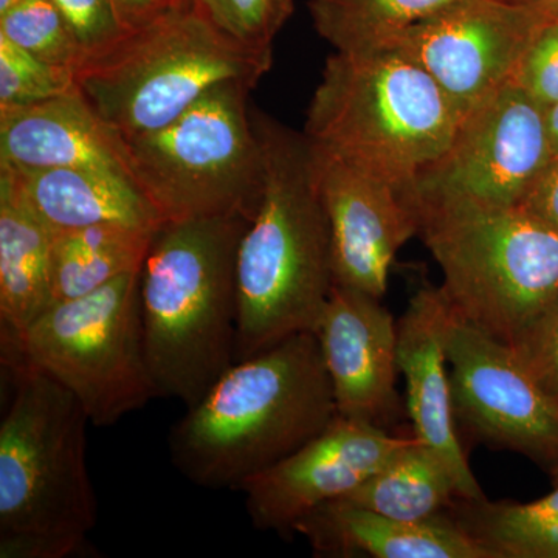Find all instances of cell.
<instances>
[{"mask_svg": "<svg viewBox=\"0 0 558 558\" xmlns=\"http://www.w3.org/2000/svg\"><path fill=\"white\" fill-rule=\"evenodd\" d=\"M553 160L545 108L512 81L470 110L446 156L417 185L519 207Z\"/></svg>", "mask_w": 558, "mask_h": 558, "instance_id": "obj_13", "label": "cell"}, {"mask_svg": "<svg viewBox=\"0 0 558 558\" xmlns=\"http://www.w3.org/2000/svg\"><path fill=\"white\" fill-rule=\"evenodd\" d=\"M293 532L319 557L488 558L444 512L405 521L333 499L311 510Z\"/></svg>", "mask_w": 558, "mask_h": 558, "instance_id": "obj_18", "label": "cell"}, {"mask_svg": "<svg viewBox=\"0 0 558 558\" xmlns=\"http://www.w3.org/2000/svg\"><path fill=\"white\" fill-rule=\"evenodd\" d=\"M444 513L488 558H558V483L535 501L454 498Z\"/></svg>", "mask_w": 558, "mask_h": 558, "instance_id": "obj_23", "label": "cell"}, {"mask_svg": "<svg viewBox=\"0 0 558 558\" xmlns=\"http://www.w3.org/2000/svg\"><path fill=\"white\" fill-rule=\"evenodd\" d=\"M0 167L98 168L128 174L123 142L78 89L33 105L0 108Z\"/></svg>", "mask_w": 558, "mask_h": 558, "instance_id": "obj_17", "label": "cell"}, {"mask_svg": "<svg viewBox=\"0 0 558 558\" xmlns=\"http://www.w3.org/2000/svg\"><path fill=\"white\" fill-rule=\"evenodd\" d=\"M524 5L537 7V9L549 11L558 16V0H513Z\"/></svg>", "mask_w": 558, "mask_h": 558, "instance_id": "obj_34", "label": "cell"}, {"mask_svg": "<svg viewBox=\"0 0 558 558\" xmlns=\"http://www.w3.org/2000/svg\"><path fill=\"white\" fill-rule=\"evenodd\" d=\"M75 89V73L47 64L0 35V108L33 105Z\"/></svg>", "mask_w": 558, "mask_h": 558, "instance_id": "obj_26", "label": "cell"}, {"mask_svg": "<svg viewBox=\"0 0 558 558\" xmlns=\"http://www.w3.org/2000/svg\"><path fill=\"white\" fill-rule=\"evenodd\" d=\"M556 17L513 0H457L384 49L425 70L465 117L512 83L529 47Z\"/></svg>", "mask_w": 558, "mask_h": 558, "instance_id": "obj_11", "label": "cell"}, {"mask_svg": "<svg viewBox=\"0 0 558 558\" xmlns=\"http://www.w3.org/2000/svg\"><path fill=\"white\" fill-rule=\"evenodd\" d=\"M78 44L83 61L126 35L113 0H51Z\"/></svg>", "mask_w": 558, "mask_h": 558, "instance_id": "obj_29", "label": "cell"}, {"mask_svg": "<svg viewBox=\"0 0 558 558\" xmlns=\"http://www.w3.org/2000/svg\"><path fill=\"white\" fill-rule=\"evenodd\" d=\"M449 311V300L440 288L424 284L413 293L398 322L399 369L405 376L407 410L414 435L446 462L457 484V498L480 501L486 495L459 442L451 402L444 348Z\"/></svg>", "mask_w": 558, "mask_h": 558, "instance_id": "obj_16", "label": "cell"}, {"mask_svg": "<svg viewBox=\"0 0 558 558\" xmlns=\"http://www.w3.org/2000/svg\"><path fill=\"white\" fill-rule=\"evenodd\" d=\"M245 81L213 87L160 130L121 138L132 182L161 222L244 218L263 197L266 167Z\"/></svg>", "mask_w": 558, "mask_h": 558, "instance_id": "obj_8", "label": "cell"}, {"mask_svg": "<svg viewBox=\"0 0 558 558\" xmlns=\"http://www.w3.org/2000/svg\"><path fill=\"white\" fill-rule=\"evenodd\" d=\"M513 83L543 108L558 101V17L529 47Z\"/></svg>", "mask_w": 558, "mask_h": 558, "instance_id": "obj_30", "label": "cell"}, {"mask_svg": "<svg viewBox=\"0 0 558 558\" xmlns=\"http://www.w3.org/2000/svg\"><path fill=\"white\" fill-rule=\"evenodd\" d=\"M546 132H548L549 146L554 159L558 157V101L545 108Z\"/></svg>", "mask_w": 558, "mask_h": 558, "instance_id": "obj_33", "label": "cell"}, {"mask_svg": "<svg viewBox=\"0 0 558 558\" xmlns=\"http://www.w3.org/2000/svg\"><path fill=\"white\" fill-rule=\"evenodd\" d=\"M157 230L101 223L53 233L54 299H78L142 270Z\"/></svg>", "mask_w": 558, "mask_h": 558, "instance_id": "obj_21", "label": "cell"}, {"mask_svg": "<svg viewBox=\"0 0 558 558\" xmlns=\"http://www.w3.org/2000/svg\"><path fill=\"white\" fill-rule=\"evenodd\" d=\"M53 231L0 171V336L14 339L57 303Z\"/></svg>", "mask_w": 558, "mask_h": 558, "instance_id": "obj_20", "label": "cell"}, {"mask_svg": "<svg viewBox=\"0 0 558 558\" xmlns=\"http://www.w3.org/2000/svg\"><path fill=\"white\" fill-rule=\"evenodd\" d=\"M140 275L57 301L24 332L2 339V360H21L68 388L90 424L110 427L159 398L146 362Z\"/></svg>", "mask_w": 558, "mask_h": 558, "instance_id": "obj_9", "label": "cell"}, {"mask_svg": "<svg viewBox=\"0 0 558 558\" xmlns=\"http://www.w3.org/2000/svg\"><path fill=\"white\" fill-rule=\"evenodd\" d=\"M271 51L250 49L220 31L194 3L171 9L81 62L76 89L121 138L160 130L213 87H256Z\"/></svg>", "mask_w": 558, "mask_h": 558, "instance_id": "obj_7", "label": "cell"}, {"mask_svg": "<svg viewBox=\"0 0 558 558\" xmlns=\"http://www.w3.org/2000/svg\"><path fill=\"white\" fill-rule=\"evenodd\" d=\"M13 392L0 422V558L81 557L98 502L86 411L46 373L2 360Z\"/></svg>", "mask_w": 558, "mask_h": 558, "instance_id": "obj_3", "label": "cell"}, {"mask_svg": "<svg viewBox=\"0 0 558 558\" xmlns=\"http://www.w3.org/2000/svg\"><path fill=\"white\" fill-rule=\"evenodd\" d=\"M457 425L478 442L524 454L558 480V403L512 348L453 310L444 330Z\"/></svg>", "mask_w": 558, "mask_h": 558, "instance_id": "obj_10", "label": "cell"}, {"mask_svg": "<svg viewBox=\"0 0 558 558\" xmlns=\"http://www.w3.org/2000/svg\"><path fill=\"white\" fill-rule=\"evenodd\" d=\"M417 234L462 318L512 343L558 296V231L520 207L416 185Z\"/></svg>", "mask_w": 558, "mask_h": 558, "instance_id": "obj_5", "label": "cell"}, {"mask_svg": "<svg viewBox=\"0 0 558 558\" xmlns=\"http://www.w3.org/2000/svg\"><path fill=\"white\" fill-rule=\"evenodd\" d=\"M128 31L143 27L174 9L172 0H113Z\"/></svg>", "mask_w": 558, "mask_h": 558, "instance_id": "obj_32", "label": "cell"}, {"mask_svg": "<svg viewBox=\"0 0 558 558\" xmlns=\"http://www.w3.org/2000/svg\"><path fill=\"white\" fill-rule=\"evenodd\" d=\"M0 35L53 68L75 73L83 62L78 44L51 0H22L0 14Z\"/></svg>", "mask_w": 558, "mask_h": 558, "instance_id": "obj_25", "label": "cell"}, {"mask_svg": "<svg viewBox=\"0 0 558 558\" xmlns=\"http://www.w3.org/2000/svg\"><path fill=\"white\" fill-rule=\"evenodd\" d=\"M248 223L194 219L156 231L140 275V311L159 398L196 405L236 363V260Z\"/></svg>", "mask_w": 558, "mask_h": 558, "instance_id": "obj_4", "label": "cell"}, {"mask_svg": "<svg viewBox=\"0 0 558 558\" xmlns=\"http://www.w3.org/2000/svg\"><path fill=\"white\" fill-rule=\"evenodd\" d=\"M311 148L336 284L381 300L396 255L417 234L416 183L385 178L312 142Z\"/></svg>", "mask_w": 558, "mask_h": 558, "instance_id": "obj_12", "label": "cell"}, {"mask_svg": "<svg viewBox=\"0 0 558 558\" xmlns=\"http://www.w3.org/2000/svg\"><path fill=\"white\" fill-rule=\"evenodd\" d=\"M457 498L446 462L417 438L365 483L339 499L381 515L424 521L440 515Z\"/></svg>", "mask_w": 558, "mask_h": 558, "instance_id": "obj_22", "label": "cell"}, {"mask_svg": "<svg viewBox=\"0 0 558 558\" xmlns=\"http://www.w3.org/2000/svg\"><path fill=\"white\" fill-rule=\"evenodd\" d=\"M509 347L529 376L558 403V296Z\"/></svg>", "mask_w": 558, "mask_h": 558, "instance_id": "obj_28", "label": "cell"}, {"mask_svg": "<svg viewBox=\"0 0 558 558\" xmlns=\"http://www.w3.org/2000/svg\"><path fill=\"white\" fill-rule=\"evenodd\" d=\"M457 0H311L315 31L336 51L384 49Z\"/></svg>", "mask_w": 558, "mask_h": 558, "instance_id": "obj_24", "label": "cell"}, {"mask_svg": "<svg viewBox=\"0 0 558 558\" xmlns=\"http://www.w3.org/2000/svg\"><path fill=\"white\" fill-rule=\"evenodd\" d=\"M253 120L266 180L238 248L236 362L315 332L336 286L310 138L264 116Z\"/></svg>", "mask_w": 558, "mask_h": 558, "instance_id": "obj_2", "label": "cell"}, {"mask_svg": "<svg viewBox=\"0 0 558 558\" xmlns=\"http://www.w3.org/2000/svg\"><path fill=\"white\" fill-rule=\"evenodd\" d=\"M519 207L558 231V157L550 161Z\"/></svg>", "mask_w": 558, "mask_h": 558, "instance_id": "obj_31", "label": "cell"}, {"mask_svg": "<svg viewBox=\"0 0 558 558\" xmlns=\"http://www.w3.org/2000/svg\"><path fill=\"white\" fill-rule=\"evenodd\" d=\"M172 3H174V9H189L196 3V0H172Z\"/></svg>", "mask_w": 558, "mask_h": 558, "instance_id": "obj_36", "label": "cell"}, {"mask_svg": "<svg viewBox=\"0 0 558 558\" xmlns=\"http://www.w3.org/2000/svg\"><path fill=\"white\" fill-rule=\"evenodd\" d=\"M462 120L438 83L398 51H336L304 135L385 178L417 183L446 156Z\"/></svg>", "mask_w": 558, "mask_h": 558, "instance_id": "obj_6", "label": "cell"}, {"mask_svg": "<svg viewBox=\"0 0 558 558\" xmlns=\"http://www.w3.org/2000/svg\"><path fill=\"white\" fill-rule=\"evenodd\" d=\"M558 483V480L556 481V484Z\"/></svg>", "mask_w": 558, "mask_h": 558, "instance_id": "obj_37", "label": "cell"}, {"mask_svg": "<svg viewBox=\"0 0 558 558\" xmlns=\"http://www.w3.org/2000/svg\"><path fill=\"white\" fill-rule=\"evenodd\" d=\"M13 180L28 208L53 233L120 223L160 229L161 219L126 172L98 168L14 170L0 167Z\"/></svg>", "mask_w": 558, "mask_h": 558, "instance_id": "obj_19", "label": "cell"}, {"mask_svg": "<svg viewBox=\"0 0 558 558\" xmlns=\"http://www.w3.org/2000/svg\"><path fill=\"white\" fill-rule=\"evenodd\" d=\"M414 438L337 414L317 438L242 484L253 527L292 534L311 510L354 490Z\"/></svg>", "mask_w": 558, "mask_h": 558, "instance_id": "obj_14", "label": "cell"}, {"mask_svg": "<svg viewBox=\"0 0 558 558\" xmlns=\"http://www.w3.org/2000/svg\"><path fill=\"white\" fill-rule=\"evenodd\" d=\"M196 5L231 38L264 51H271L295 9L293 0H196Z\"/></svg>", "mask_w": 558, "mask_h": 558, "instance_id": "obj_27", "label": "cell"}, {"mask_svg": "<svg viewBox=\"0 0 558 558\" xmlns=\"http://www.w3.org/2000/svg\"><path fill=\"white\" fill-rule=\"evenodd\" d=\"M336 398L315 332L241 360L172 425V465L190 483L242 484L317 438L336 418Z\"/></svg>", "mask_w": 558, "mask_h": 558, "instance_id": "obj_1", "label": "cell"}, {"mask_svg": "<svg viewBox=\"0 0 558 558\" xmlns=\"http://www.w3.org/2000/svg\"><path fill=\"white\" fill-rule=\"evenodd\" d=\"M22 0H0V14L7 13V11L16 7Z\"/></svg>", "mask_w": 558, "mask_h": 558, "instance_id": "obj_35", "label": "cell"}, {"mask_svg": "<svg viewBox=\"0 0 558 558\" xmlns=\"http://www.w3.org/2000/svg\"><path fill=\"white\" fill-rule=\"evenodd\" d=\"M340 416L384 429L399 418L398 322L380 299L333 286L315 330Z\"/></svg>", "mask_w": 558, "mask_h": 558, "instance_id": "obj_15", "label": "cell"}]
</instances>
